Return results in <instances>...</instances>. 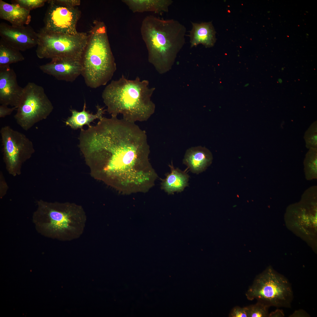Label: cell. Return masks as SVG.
<instances>
[{"mask_svg": "<svg viewBox=\"0 0 317 317\" xmlns=\"http://www.w3.org/2000/svg\"><path fill=\"white\" fill-rule=\"evenodd\" d=\"M79 140L87 161L115 177L122 191L141 188L154 174L146 134L135 123L103 117L96 125L82 130Z\"/></svg>", "mask_w": 317, "mask_h": 317, "instance_id": "cell-1", "label": "cell"}, {"mask_svg": "<svg viewBox=\"0 0 317 317\" xmlns=\"http://www.w3.org/2000/svg\"><path fill=\"white\" fill-rule=\"evenodd\" d=\"M149 84L148 80L139 77L130 80L123 75L112 80L102 94L107 112L113 116L121 114L124 119L133 122L147 121L155 109L151 100L155 88Z\"/></svg>", "mask_w": 317, "mask_h": 317, "instance_id": "cell-2", "label": "cell"}, {"mask_svg": "<svg viewBox=\"0 0 317 317\" xmlns=\"http://www.w3.org/2000/svg\"><path fill=\"white\" fill-rule=\"evenodd\" d=\"M140 30L149 62L159 73L169 71L185 44V26L173 19L150 15L143 20Z\"/></svg>", "mask_w": 317, "mask_h": 317, "instance_id": "cell-3", "label": "cell"}, {"mask_svg": "<svg viewBox=\"0 0 317 317\" xmlns=\"http://www.w3.org/2000/svg\"><path fill=\"white\" fill-rule=\"evenodd\" d=\"M93 23L81 59V75L87 86L96 88L112 78L117 67L105 23L97 21Z\"/></svg>", "mask_w": 317, "mask_h": 317, "instance_id": "cell-4", "label": "cell"}, {"mask_svg": "<svg viewBox=\"0 0 317 317\" xmlns=\"http://www.w3.org/2000/svg\"><path fill=\"white\" fill-rule=\"evenodd\" d=\"M86 218L71 206L40 200L33 216L37 231L47 237L63 241L76 239L82 234Z\"/></svg>", "mask_w": 317, "mask_h": 317, "instance_id": "cell-5", "label": "cell"}, {"mask_svg": "<svg viewBox=\"0 0 317 317\" xmlns=\"http://www.w3.org/2000/svg\"><path fill=\"white\" fill-rule=\"evenodd\" d=\"M269 307L290 308L293 298L291 285L282 275L269 267L257 275L246 294Z\"/></svg>", "mask_w": 317, "mask_h": 317, "instance_id": "cell-6", "label": "cell"}, {"mask_svg": "<svg viewBox=\"0 0 317 317\" xmlns=\"http://www.w3.org/2000/svg\"><path fill=\"white\" fill-rule=\"evenodd\" d=\"M36 53L40 59L68 58L81 59L88 35L85 33L75 34L54 33L42 28L38 33Z\"/></svg>", "mask_w": 317, "mask_h": 317, "instance_id": "cell-7", "label": "cell"}, {"mask_svg": "<svg viewBox=\"0 0 317 317\" xmlns=\"http://www.w3.org/2000/svg\"><path fill=\"white\" fill-rule=\"evenodd\" d=\"M53 106L41 86L29 82L23 87L14 118L17 124L27 131L49 116Z\"/></svg>", "mask_w": 317, "mask_h": 317, "instance_id": "cell-8", "label": "cell"}, {"mask_svg": "<svg viewBox=\"0 0 317 317\" xmlns=\"http://www.w3.org/2000/svg\"><path fill=\"white\" fill-rule=\"evenodd\" d=\"M0 132L6 168L16 176L20 173L23 163L34 153L33 144L25 134L9 126L2 127Z\"/></svg>", "mask_w": 317, "mask_h": 317, "instance_id": "cell-9", "label": "cell"}, {"mask_svg": "<svg viewBox=\"0 0 317 317\" xmlns=\"http://www.w3.org/2000/svg\"><path fill=\"white\" fill-rule=\"evenodd\" d=\"M49 5L44 19L45 30L51 32L75 34L81 12L76 7L67 6L58 0H48Z\"/></svg>", "mask_w": 317, "mask_h": 317, "instance_id": "cell-10", "label": "cell"}, {"mask_svg": "<svg viewBox=\"0 0 317 317\" xmlns=\"http://www.w3.org/2000/svg\"><path fill=\"white\" fill-rule=\"evenodd\" d=\"M0 36L6 43L20 51L32 48L38 43V33L28 25L15 26L1 22Z\"/></svg>", "mask_w": 317, "mask_h": 317, "instance_id": "cell-11", "label": "cell"}, {"mask_svg": "<svg viewBox=\"0 0 317 317\" xmlns=\"http://www.w3.org/2000/svg\"><path fill=\"white\" fill-rule=\"evenodd\" d=\"M39 68L44 73L58 80L72 82L81 74L82 67L81 59L59 58L52 59Z\"/></svg>", "mask_w": 317, "mask_h": 317, "instance_id": "cell-12", "label": "cell"}, {"mask_svg": "<svg viewBox=\"0 0 317 317\" xmlns=\"http://www.w3.org/2000/svg\"><path fill=\"white\" fill-rule=\"evenodd\" d=\"M23 88L18 83L16 74L10 66L0 67V103L17 108Z\"/></svg>", "mask_w": 317, "mask_h": 317, "instance_id": "cell-13", "label": "cell"}, {"mask_svg": "<svg viewBox=\"0 0 317 317\" xmlns=\"http://www.w3.org/2000/svg\"><path fill=\"white\" fill-rule=\"evenodd\" d=\"M213 159L212 154L208 149L198 146L187 150L183 162L191 172L198 174L207 169L211 164Z\"/></svg>", "mask_w": 317, "mask_h": 317, "instance_id": "cell-14", "label": "cell"}, {"mask_svg": "<svg viewBox=\"0 0 317 317\" xmlns=\"http://www.w3.org/2000/svg\"><path fill=\"white\" fill-rule=\"evenodd\" d=\"M191 24L192 28L189 35L191 48L200 44L206 48L214 45L216 41V32L211 22H192Z\"/></svg>", "mask_w": 317, "mask_h": 317, "instance_id": "cell-15", "label": "cell"}, {"mask_svg": "<svg viewBox=\"0 0 317 317\" xmlns=\"http://www.w3.org/2000/svg\"><path fill=\"white\" fill-rule=\"evenodd\" d=\"M0 18L9 22L15 26L28 25L31 16L30 11L14 4H9L0 0Z\"/></svg>", "mask_w": 317, "mask_h": 317, "instance_id": "cell-16", "label": "cell"}, {"mask_svg": "<svg viewBox=\"0 0 317 317\" xmlns=\"http://www.w3.org/2000/svg\"><path fill=\"white\" fill-rule=\"evenodd\" d=\"M169 166L171 172L162 181L161 188L168 194L181 192L188 186L189 176L186 171L175 168L172 163Z\"/></svg>", "mask_w": 317, "mask_h": 317, "instance_id": "cell-17", "label": "cell"}, {"mask_svg": "<svg viewBox=\"0 0 317 317\" xmlns=\"http://www.w3.org/2000/svg\"><path fill=\"white\" fill-rule=\"evenodd\" d=\"M122 1L133 12H152L157 14L168 12L173 2L171 0H123Z\"/></svg>", "mask_w": 317, "mask_h": 317, "instance_id": "cell-18", "label": "cell"}, {"mask_svg": "<svg viewBox=\"0 0 317 317\" xmlns=\"http://www.w3.org/2000/svg\"><path fill=\"white\" fill-rule=\"evenodd\" d=\"M97 111L95 114L90 113L86 110V104L85 102L83 110L78 112L75 109H71V116L69 117L65 121L66 125L74 129H82L84 125L90 126V123L97 119H100L105 111L103 108L97 105Z\"/></svg>", "mask_w": 317, "mask_h": 317, "instance_id": "cell-19", "label": "cell"}, {"mask_svg": "<svg viewBox=\"0 0 317 317\" xmlns=\"http://www.w3.org/2000/svg\"><path fill=\"white\" fill-rule=\"evenodd\" d=\"M20 51L10 46L1 38L0 40V67L23 61L25 58Z\"/></svg>", "mask_w": 317, "mask_h": 317, "instance_id": "cell-20", "label": "cell"}, {"mask_svg": "<svg viewBox=\"0 0 317 317\" xmlns=\"http://www.w3.org/2000/svg\"><path fill=\"white\" fill-rule=\"evenodd\" d=\"M305 169L307 175L316 176L317 148L309 149L307 153L304 162Z\"/></svg>", "mask_w": 317, "mask_h": 317, "instance_id": "cell-21", "label": "cell"}, {"mask_svg": "<svg viewBox=\"0 0 317 317\" xmlns=\"http://www.w3.org/2000/svg\"><path fill=\"white\" fill-rule=\"evenodd\" d=\"M248 317H268L269 307L264 303L257 301L253 305L247 306Z\"/></svg>", "mask_w": 317, "mask_h": 317, "instance_id": "cell-22", "label": "cell"}, {"mask_svg": "<svg viewBox=\"0 0 317 317\" xmlns=\"http://www.w3.org/2000/svg\"><path fill=\"white\" fill-rule=\"evenodd\" d=\"M306 147L309 149L317 148V122H314L306 131L304 136Z\"/></svg>", "mask_w": 317, "mask_h": 317, "instance_id": "cell-23", "label": "cell"}, {"mask_svg": "<svg viewBox=\"0 0 317 317\" xmlns=\"http://www.w3.org/2000/svg\"><path fill=\"white\" fill-rule=\"evenodd\" d=\"M46 0H15L11 1L12 4H17L30 11L33 9L43 6Z\"/></svg>", "mask_w": 317, "mask_h": 317, "instance_id": "cell-24", "label": "cell"}, {"mask_svg": "<svg viewBox=\"0 0 317 317\" xmlns=\"http://www.w3.org/2000/svg\"><path fill=\"white\" fill-rule=\"evenodd\" d=\"M230 317H248V309L247 307L241 308L239 306L234 307L229 315Z\"/></svg>", "mask_w": 317, "mask_h": 317, "instance_id": "cell-25", "label": "cell"}, {"mask_svg": "<svg viewBox=\"0 0 317 317\" xmlns=\"http://www.w3.org/2000/svg\"><path fill=\"white\" fill-rule=\"evenodd\" d=\"M17 108L16 107L9 108L8 107L7 105L1 104L0 106V117L4 118L10 115Z\"/></svg>", "mask_w": 317, "mask_h": 317, "instance_id": "cell-26", "label": "cell"}, {"mask_svg": "<svg viewBox=\"0 0 317 317\" xmlns=\"http://www.w3.org/2000/svg\"><path fill=\"white\" fill-rule=\"evenodd\" d=\"M62 4L69 7L74 8L79 6L81 3L80 0H58Z\"/></svg>", "mask_w": 317, "mask_h": 317, "instance_id": "cell-27", "label": "cell"}, {"mask_svg": "<svg viewBox=\"0 0 317 317\" xmlns=\"http://www.w3.org/2000/svg\"><path fill=\"white\" fill-rule=\"evenodd\" d=\"M309 315L302 309H300L294 311L289 317H310Z\"/></svg>", "mask_w": 317, "mask_h": 317, "instance_id": "cell-28", "label": "cell"}, {"mask_svg": "<svg viewBox=\"0 0 317 317\" xmlns=\"http://www.w3.org/2000/svg\"><path fill=\"white\" fill-rule=\"evenodd\" d=\"M285 316L282 310L277 309L269 314L268 317H284Z\"/></svg>", "mask_w": 317, "mask_h": 317, "instance_id": "cell-29", "label": "cell"}, {"mask_svg": "<svg viewBox=\"0 0 317 317\" xmlns=\"http://www.w3.org/2000/svg\"><path fill=\"white\" fill-rule=\"evenodd\" d=\"M278 82L280 83H281L282 82V80L281 79L279 78L278 79Z\"/></svg>", "mask_w": 317, "mask_h": 317, "instance_id": "cell-30", "label": "cell"}, {"mask_svg": "<svg viewBox=\"0 0 317 317\" xmlns=\"http://www.w3.org/2000/svg\"><path fill=\"white\" fill-rule=\"evenodd\" d=\"M281 70H284V68H281Z\"/></svg>", "mask_w": 317, "mask_h": 317, "instance_id": "cell-31", "label": "cell"}]
</instances>
